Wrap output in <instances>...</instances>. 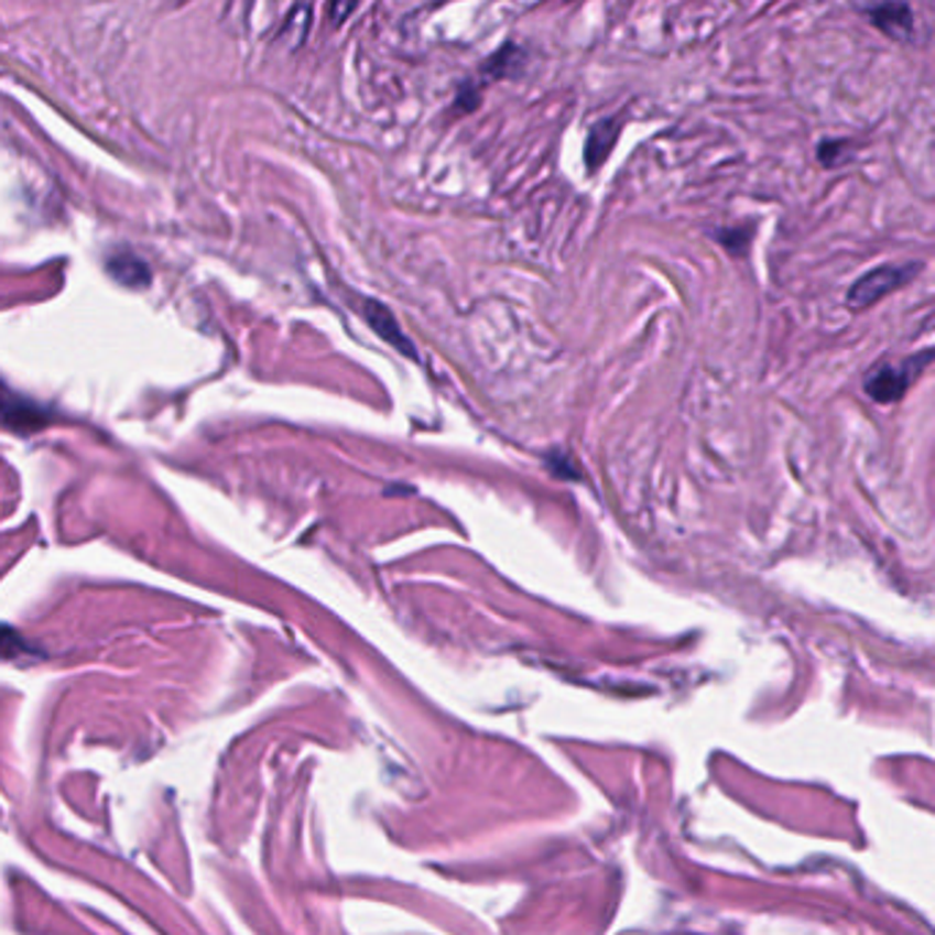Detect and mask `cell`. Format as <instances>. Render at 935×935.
<instances>
[{
  "label": "cell",
  "instance_id": "2",
  "mask_svg": "<svg viewBox=\"0 0 935 935\" xmlns=\"http://www.w3.org/2000/svg\"><path fill=\"white\" fill-rule=\"evenodd\" d=\"M920 263H883L876 265L872 271L861 274L851 287H848L846 307L854 312H865L876 307L878 302H883L887 296H892L894 291L909 285L916 274H920Z\"/></svg>",
  "mask_w": 935,
  "mask_h": 935
},
{
  "label": "cell",
  "instance_id": "5",
  "mask_svg": "<svg viewBox=\"0 0 935 935\" xmlns=\"http://www.w3.org/2000/svg\"><path fill=\"white\" fill-rule=\"evenodd\" d=\"M525 61H529L525 50L520 47V44L507 42L501 50H498L496 55H490V58L485 61V66H481V75L490 77V79L518 77L520 72L525 69Z\"/></svg>",
  "mask_w": 935,
  "mask_h": 935
},
{
  "label": "cell",
  "instance_id": "8",
  "mask_svg": "<svg viewBox=\"0 0 935 935\" xmlns=\"http://www.w3.org/2000/svg\"><path fill=\"white\" fill-rule=\"evenodd\" d=\"M481 105V94H479V88H476L474 83H466L460 88V94H457V101H455V107H457V112H474L476 107Z\"/></svg>",
  "mask_w": 935,
  "mask_h": 935
},
{
  "label": "cell",
  "instance_id": "9",
  "mask_svg": "<svg viewBox=\"0 0 935 935\" xmlns=\"http://www.w3.org/2000/svg\"><path fill=\"white\" fill-rule=\"evenodd\" d=\"M0 418L3 422H28L25 418V407L20 405L17 400H11L9 394H3V389H0Z\"/></svg>",
  "mask_w": 935,
  "mask_h": 935
},
{
  "label": "cell",
  "instance_id": "1",
  "mask_svg": "<svg viewBox=\"0 0 935 935\" xmlns=\"http://www.w3.org/2000/svg\"><path fill=\"white\" fill-rule=\"evenodd\" d=\"M933 356V350H925V354L909 356V359L881 361V365L872 367L865 376V391L872 400L881 402V405H892V402L903 400V394L911 389V383L927 370Z\"/></svg>",
  "mask_w": 935,
  "mask_h": 935
},
{
  "label": "cell",
  "instance_id": "6",
  "mask_svg": "<svg viewBox=\"0 0 935 935\" xmlns=\"http://www.w3.org/2000/svg\"><path fill=\"white\" fill-rule=\"evenodd\" d=\"M365 317H367V323H370V326L376 328V331L381 334L383 339H387V343H391V345H394V348H400V350L405 348L407 356H413V348H411V345H407L405 334H402L400 328H396L394 317H391V312L387 307H383V304L367 302Z\"/></svg>",
  "mask_w": 935,
  "mask_h": 935
},
{
  "label": "cell",
  "instance_id": "3",
  "mask_svg": "<svg viewBox=\"0 0 935 935\" xmlns=\"http://www.w3.org/2000/svg\"><path fill=\"white\" fill-rule=\"evenodd\" d=\"M870 22L894 42H911L914 39V11L903 0H887L870 9Z\"/></svg>",
  "mask_w": 935,
  "mask_h": 935
},
{
  "label": "cell",
  "instance_id": "4",
  "mask_svg": "<svg viewBox=\"0 0 935 935\" xmlns=\"http://www.w3.org/2000/svg\"><path fill=\"white\" fill-rule=\"evenodd\" d=\"M619 132H621L619 118H608V121L594 123L591 132H588V140H586V164H588V170H591V173L597 167H602L605 162H608L610 151H613L616 140H619Z\"/></svg>",
  "mask_w": 935,
  "mask_h": 935
},
{
  "label": "cell",
  "instance_id": "7",
  "mask_svg": "<svg viewBox=\"0 0 935 935\" xmlns=\"http://www.w3.org/2000/svg\"><path fill=\"white\" fill-rule=\"evenodd\" d=\"M361 0H326V17H328V25L339 28L348 22V17L354 14L356 6H359Z\"/></svg>",
  "mask_w": 935,
  "mask_h": 935
}]
</instances>
